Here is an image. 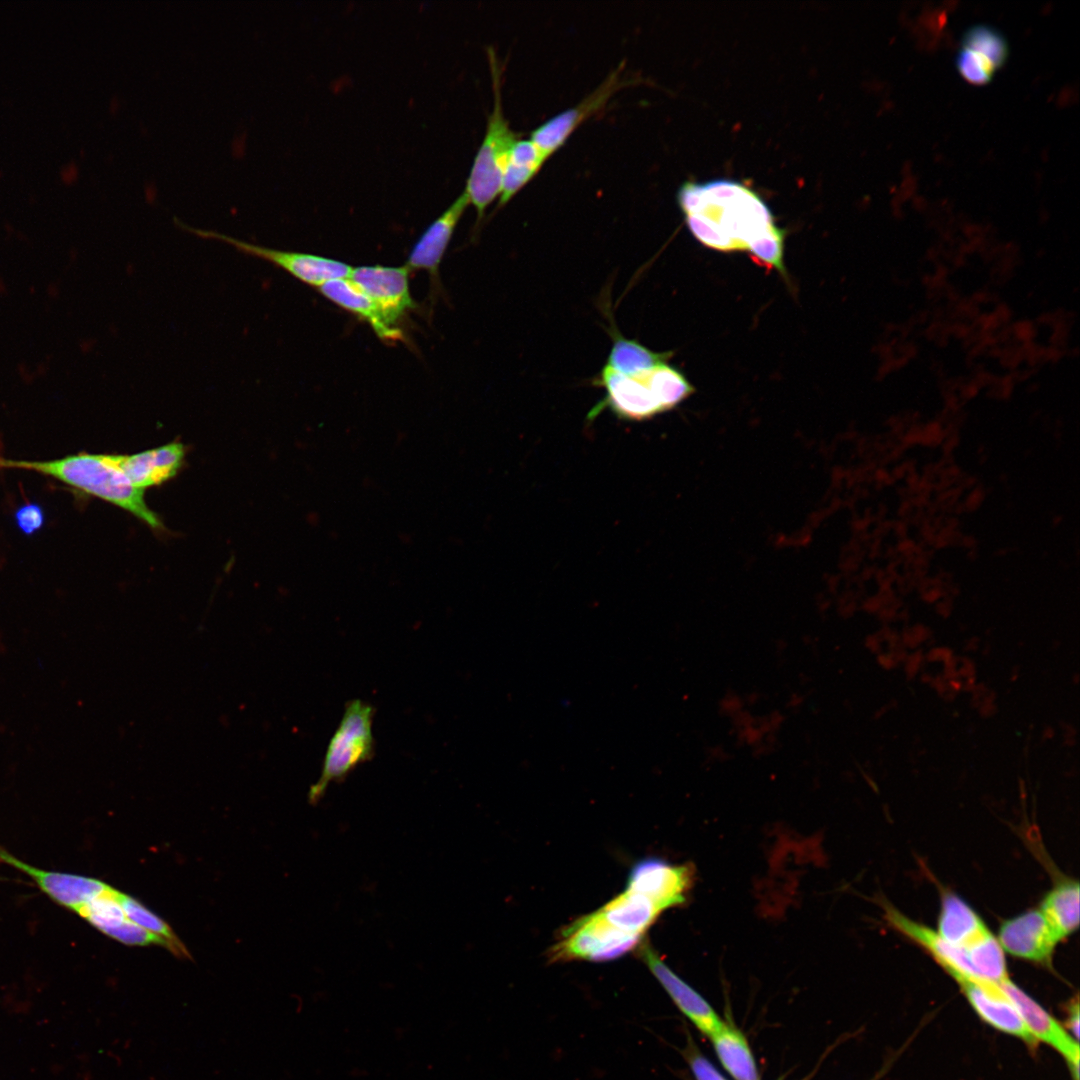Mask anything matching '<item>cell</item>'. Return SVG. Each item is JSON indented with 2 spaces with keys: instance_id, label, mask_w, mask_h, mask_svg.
Masks as SVG:
<instances>
[{
  "instance_id": "cell-1",
  "label": "cell",
  "mask_w": 1080,
  "mask_h": 1080,
  "mask_svg": "<svg viewBox=\"0 0 1080 1080\" xmlns=\"http://www.w3.org/2000/svg\"><path fill=\"white\" fill-rule=\"evenodd\" d=\"M692 235L719 251H747L761 264L784 273V231L761 197L730 179L685 182L677 193Z\"/></svg>"
},
{
  "instance_id": "cell-2",
  "label": "cell",
  "mask_w": 1080,
  "mask_h": 1080,
  "mask_svg": "<svg viewBox=\"0 0 1080 1080\" xmlns=\"http://www.w3.org/2000/svg\"><path fill=\"white\" fill-rule=\"evenodd\" d=\"M0 467L38 472L122 508L153 529L163 527L159 517L148 507L145 491L130 482L114 454L78 453L49 460L0 458Z\"/></svg>"
},
{
  "instance_id": "cell-3",
  "label": "cell",
  "mask_w": 1080,
  "mask_h": 1080,
  "mask_svg": "<svg viewBox=\"0 0 1080 1080\" xmlns=\"http://www.w3.org/2000/svg\"><path fill=\"white\" fill-rule=\"evenodd\" d=\"M488 59L492 79L493 106L464 190L469 204L471 203L476 210L477 223L483 218L486 208L496 197H499L505 165L513 145L519 139V135L510 128L503 112L502 70L492 48L488 49Z\"/></svg>"
},
{
  "instance_id": "cell-4",
  "label": "cell",
  "mask_w": 1080,
  "mask_h": 1080,
  "mask_svg": "<svg viewBox=\"0 0 1080 1080\" xmlns=\"http://www.w3.org/2000/svg\"><path fill=\"white\" fill-rule=\"evenodd\" d=\"M373 716L374 708L367 702L354 699L346 704L339 726L329 741L320 777L310 787V803L318 802L330 783L343 780L354 768L373 756Z\"/></svg>"
},
{
  "instance_id": "cell-5",
  "label": "cell",
  "mask_w": 1080,
  "mask_h": 1080,
  "mask_svg": "<svg viewBox=\"0 0 1080 1080\" xmlns=\"http://www.w3.org/2000/svg\"><path fill=\"white\" fill-rule=\"evenodd\" d=\"M175 222L188 232L205 239L224 242L242 254L269 262L288 272L299 281L317 288L334 279L349 278L353 268L347 263L335 259L268 248L219 232L192 228L178 220Z\"/></svg>"
},
{
  "instance_id": "cell-6",
  "label": "cell",
  "mask_w": 1080,
  "mask_h": 1080,
  "mask_svg": "<svg viewBox=\"0 0 1080 1080\" xmlns=\"http://www.w3.org/2000/svg\"><path fill=\"white\" fill-rule=\"evenodd\" d=\"M594 384L605 389V397L591 409L593 420L604 409L628 421H643L665 412L648 379L647 370L634 375L620 374L604 366Z\"/></svg>"
},
{
  "instance_id": "cell-7",
  "label": "cell",
  "mask_w": 1080,
  "mask_h": 1080,
  "mask_svg": "<svg viewBox=\"0 0 1080 1080\" xmlns=\"http://www.w3.org/2000/svg\"><path fill=\"white\" fill-rule=\"evenodd\" d=\"M640 940L629 937L600 921L593 913L575 921L553 947V960L608 961L633 949Z\"/></svg>"
},
{
  "instance_id": "cell-8",
  "label": "cell",
  "mask_w": 1080,
  "mask_h": 1080,
  "mask_svg": "<svg viewBox=\"0 0 1080 1080\" xmlns=\"http://www.w3.org/2000/svg\"><path fill=\"white\" fill-rule=\"evenodd\" d=\"M409 273L406 265L358 266L352 268L349 279L376 304L387 324L399 329L398 324L417 307L410 293Z\"/></svg>"
},
{
  "instance_id": "cell-9",
  "label": "cell",
  "mask_w": 1080,
  "mask_h": 1080,
  "mask_svg": "<svg viewBox=\"0 0 1080 1080\" xmlns=\"http://www.w3.org/2000/svg\"><path fill=\"white\" fill-rule=\"evenodd\" d=\"M622 66L623 64H620L575 106L554 115L535 128L529 139L549 158L585 120L601 111L619 88L628 84L627 80L621 77Z\"/></svg>"
},
{
  "instance_id": "cell-10",
  "label": "cell",
  "mask_w": 1080,
  "mask_h": 1080,
  "mask_svg": "<svg viewBox=\"0 0 1080 1080\" xmlns=\"http://www.w3.org/2000/svg\"><path fill=\"white\" fill-rule=\"evenodd\" d=\"M962 993L977 1015L993 1028L1017 1037L1033 1049L1038 1041L1032 1035L1019 1011L1000 984L954 975Z\"/></svg>"
},
{
  "instance_id": "cell-11",
  "label": "cell",
  "mask_w": 1080,
  "mask_h": 1080,
  "mask_svg": "<svg viewBox=\"0 0 1080 1080\" xmlns=\"http://www.w3.org/2000/svg\"><path fill=\"white\" fill-rule=\"evenodd\" d=\"M997 939L1010 955L1046 967L1052 966L1055 949L1062 942L1040 908L1004 921Z\"/></svg>"
},
{
  "instance_id": "cell-12",
  "label": "cell",
  "mask_w": 1080,
  "mask_h": 1080,
  "mask_svg": "<svg viewBox=\"0 0 1080 1080\" xmlns=\"http://www.w3.org/2000/svg\"><path fill=\"white\" fill-rule=\"evenodd\" d=\"M693 881L692 865L648 858L633 866L626 888L649 897L664 911L686 901Z\"/></svg>"
},
{
  "instance_id": "cell-13",
  "label": "cell",
  "mask_w": 1080,
  "mask_h": 1080,
  "mask_svg": "<svg viewBox=\"0 0 1080 1080\" xmlns=\"http://www.w3.org/2000/svg\"><path fill=\"white\" fill-rule=\"evenodd\" d=\"M1037 1039L1056 1050L1066 1061L1072 1080H1079V1045L1068 1031L1010 978L999 983Z\"/></svg>"
},
{
  "instance_id": "cell-14",
  "label": "cell",
  "mask_w": 1080,
  "mask_h": 1080,
  "mask_svg": "<svg viewBox=\"0 0 1080 1080\" xmlns=\"http://www.w3.org/2000/svg\"><path fill=\"white\" fill-rule=\"evenodd\" d=\"M0 860L28 875L47 896L75 913L110 888L98 879L31 866L2 848Z\"/></svg>"
},
{
  "instance_id": "cell-15",
  "label": "cell",
  "mask_w": 1080,
  "mask_h": 1080,
  "mask_svg": "<svg viewBox=\"0 0 1080 1080\" xmlns=\"http://www.w3.org/2000/svg\"><path fill=\"white\" fill-rule=\"evenodd\" d=\"M641 957L675 1005L701 1032L710 1036L723 1024L708 1002L671 970L650 946L642 947Z\"/></svg>"
},
{
  "instance_id": "cell-16",
  "label": "cell",
  "mask_w": 1080,
  "mask_h": 1080,
  "mask_svg": "<svg viewBox=\"0 0 1080 1080\" xmlns=\"http://www.w3.org/2000/svg\"><path fill=\"white\" fill-rule=\"evenodd\" d=\"M469 205L468 196L463 191L451 205L439 215L422 233L412 247L407 268L411 271L425 270L433 284L439 282V267L454 230Z\"/></svg>"
},
{
  "instance_id": "cell-17",
  "label": "cell",
  "mask_w": 1080,
  "mask_h": 1080,
  "mask_svg": "<svg viewBox=\"0 0 1080 1080\" xmlns=\"http://www.w3.org/2000/svg\"><path fill=\"white\" fill-rule=\"evenodd\" d=\"M121 470L138 489L144 490L173 478L183 465L185 448L171 442L132 455H115Z\"/></svg>"
},
{
  "instance_id": "cell-18",
  "label": "cell",
  "mask_w": 1080,
  "mask_h": 1080,
  "mask_svg": "<svg viewBox=\"0 0 1080 1080\" xmlns=\"http://www.w3.org/2000/svg\"><path fill=\"white\" fill-rule=\"evenodd\" d=\"M662 912L649 897L626 888L593 914L608 927L641 940Z\"/></svg>"
},
{
  "instance_id": "cell-19",
  "label": "cell",
  "mask_w": 1080,
  "mask_h": 1080,
  "mask_svg": "<svg viewBox=\"0 0 1080 1080\" xmlns=\"http://www.w3.org/2000/svg\"><path fill=\"white\" fill-rule=\"evenodd\" d=\"M318 290L331 302L367 322L381 340L394 342L402 339L401 330L390 327L376 304L349 278L331 280Z\"/></svg>"
},
{
  "instance_id": "cell-20",
  "label": "cell",
  "mask_w": 1080,
  "mask_h": 1080,
  "mask_svg": "<svg viewBox=\"0 0 1080 1080\" xmlns=\"http://www.w3.org/2000/svg\"><path fill=\"white\" fill-rule=\"evenodd\" d=\"M989 931L980 916L954 893L942 896L937 933L947 943L966 947Z\"/></svg>"
},
{
  "instance_id": "cell-21",
  "label": "cell",
  "mask_w": 1080,
  "mask_h": 1080,
  "mask_svg": "<svg viewBox=\"0 0 1080 1080\" xmlns=\"http://www.w3.org/2000/svg\"><path fill=\"white\" fill-rule=\"evenodd\" d=\"M548 157L530 140L518 139L505 165L498 207L505 205L539 172Z\"/></svg>"
},
{
  "instance_id": "cell-22",
  "label": "cell",
  "mask_w": 1080,
  "mask_h": 1080,
  "mask_svg": "<svg viewBox=\"0 0 1080 1080\" xmlns=\"http://www.w3.org/2000/svg\"><path fill=\"white\" fill-rule=\"evenodd\" d=\"M1039 908L1060 940H1065L1079 926V883L1072 879L1058 881Z\"/></svg>"
},
{
  "instance_id": "cell-23",
  "label": "cell",
  "mask_w": 1080,
  "mask_h": 1080,
  "mask_svg": "<svg viewBox=\"0 0 1080 1080\" xmlns=\"http://www.w3.org/2000/svg\"><path fill=\"white\" fill-rule=\"evenodd\" d=\"M710 1038L722 1065L736 1080H759L753 1055L739 1030L723 1022Z\"/></svg>"
},
{
  "instance_id": "cell-24",
  "label": "cell",
  "mask_w": 1080,
  "mask_h": 1080,
  "mask_svg": "<svg viewBox=\"0 0 1080 1080\" xmlns=\"http://www.w3.org/2000/svg\"><path fill=\"white\" fill-rule=\"evenodd\" d=\"M612 348L605 366L624 375H634L657 365L667 363L671 352H655L633 339L622 336L616 328L611 329Z\"/></svg>"
},
{
  "instance_id": "cell-25",
  "label": "cell",
  "mask_w": 1080,
  "mask_h": 1080,
  "mask_svg": "<svg viewBox=\"0 0 1080 1080\" xmlns=\"http://www.w3.org/2000/svg\"><path fill=\"white\" fill-rule=\"evenodd\" d=\"M118 900L127 919L161 938L166 947L177 956H189L182 942L176 937L170 926L140 902L118 891Z\"/></svg>"
},
{
  "instance_id": "cell-26",
  "label": "cell",
  "mask_w": 1080,
  "mask_h": 1080,
  "mask_svg": "<svg viewBox=\"0 0 1080 1080\" xmlns=\"http://www.w3.org/2000/svg\"><path fill=\"white\" fill-rule=\"evenodd\" d=\"M961 47L987 60L997 71L1006 61L1008 45L1004 36L994 27L977 24L963 34Z\"/></svg>"
},
{
  "instance_id": "cell-27",
  "label": "cell",
  "mask_w": 1080,
  "mask_h": 1080,
  "mask_svg": "<svg viewBox=\"0 0 1080 1080\" xmlns=\"http://www.w3.org/2000/svg\"><path fill=\"white\" fill-rule=\"evenodd\" d=\"M77 914L104 934L126 919L118 900V891L112 887L85 905Z\"/></svg>"
},
{
  "instance_id": "cell-28",
  "label": "cell",
  "mask_w": 1080,
  "mask_h": 1080,
  "mask_svg": "<svg viewBox=\"0 0 1080 1080\" xmlns=\"http://www.w3.org/2000/svg\"><path fill=\"white\" fill-rule=\"evenodd\" d=\"M956 66L961 76L975 85L988 83L996 72L983 57L962 47L956 57Z\"/></svg>"
},
{
  "instance_id": "cell-29",
  "label": "cell",
  "mask_w": 1080,
  "mask_h": 1080,
  "mask_svg": "<svg viewBox=\"0 0 1080 1080\" xmlns=\"http://www.w3.org/2000/svg\"><path fill=\"white\" fill-rule=\"evenodd\" d=\"M106 935L127 945L145 946L156 944L166 947L165 942L161 938L127 918L114 928L110 929Z\"/></svg>"
},
{
  "instance_id": "cell-30",
  "label": "cell",
  "mask_w": 1080,
  "mask_h": 1080,
  "mask_svg": "<svg viewBox=\"0 0 1080 1080\" xmlns=\"http://www.w3.org/2000/svg\"><path fill=\"white\" fill-rule=\"evenodd\" d=\"M15 527L25 536L38 533L46 523V514L37 502H25L18 506L13 514Z\"/></svg>"
},
{
  "instance_id": "cell-31",
  "label": "cell",
  "mask_w": 1080,
  "mask_h": 1080,
  "mask_svg": "<svg viewBox=\"0 0 1080 1080\" xmlns=\"http://www.w3.org/2000/svg\"><path fill=\"white\" fill-rule=\"evenodd\" d=\"M685 1056L696 1080H726L696 1049L688 1046Z\"/></svg>"
},
{
  "instance_id": "cell-32",
  "label": "cell",
  "mask_w": 1080,
  "mask_h": 1080,
  "mask_svg": "<svg viewBox=\"0 0 1080 1080\" xmlns=\"http://www.w3.org/2000/svg\"><path fill=\"white\" fill-rule=\"evenodd\" d=\"M1066 1030L1078 1041L1079 1038V1002L1078 997L1071 1000L1067 1006Z\"/></svg>"
},
{
  "instance_id": "cell-33",
  "label": "cell",
  "mask_w": 1080,
  "mask_h": 1080,
  "mask_svg": "<svg viewBox=\"0 0 1080 1080\" xmlns=\"http://www.w3.org/2000/svg\"><path fill=\"white\" fill-rule=\"evenodd\" d=\"M60 174L63 181L71 182L77 176V167L73 163H68L62 167Z\"/></svg>"
}]
</instances>
